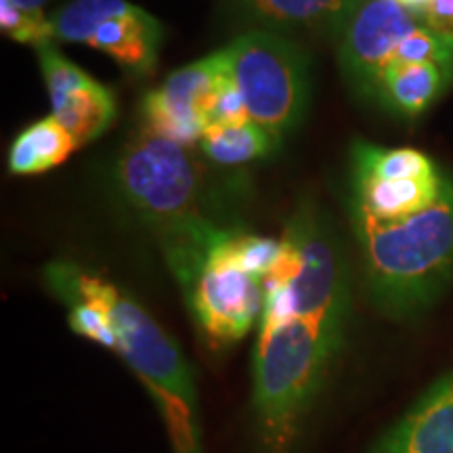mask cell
<instances>
[{
	"label": "cell",
	"instance_id": "cell-1",
	"mask_svg": "<svg viewBox=\"0 0 453 453\" xmlns=\"http://www.w3.org/2000/svg\"><path fill=\"white\" fill-rule=\"evenodd\" d=\"M116 183L130 208L154 231L170 271L183 288L208 252L229 234L211 212L206 170L191 147L174 143L145 124L124 147Z\"/></svg>",
	"mask_w": 453,
	"mask_h": 453
},
{
	"label": "cell",
	"instance_id": "cell-2",
	"mask_svg": "<svg viewBox=\"0 0 453 453\" xmlns=\"http://www.w3.org/2000/svg\"><path fill=\"white\" fill-rule=\"evenodd\" d=\"M44 281L53 294L73 292L97 300L110 326V350L122 357L156 401L174 453H202L194 376L177 342L154 317L111 281L67 260L50 263Z\"/></svg>",
	"mask_w": 453,
	"mask_h": 453
},
{
	"label": "cell",
	"instance_id": "cell-3",
	"mask_svg": "<svg viewBox=\"0 0 453 453\" xmlns=\"http://www.w3.org/2000/svg\"><path fill=\"white\" fill-rule=\"evenodd\" d=\"M372 303L390 319H413L453 280V177L437 200L399 220L350 212Z\"/></svg>",
	"mask_w": 453,
	"mask_h": 453
},
{
	"label": "cell",
	"instance_id": "cell-4",
	"mask_svg": "<svg viewBox=\"0 0 453 453\" xmlns=\"http://www.w3.org/2000/svg\"><path fill=\"white\" fill-rule=\"evenodd\" d=\"M347 332L304 317L258 327L254 349V422L265 453H294Z\"/></svg>",
	"mask_w": 453,
	"mask_h": 453
},
{
	"label": "cell",
	"instance_id": "cell-5",
	"mask_svg": "<svg viewBox=\"0 0 453 453\" xmlns=\"http://www.w3.org/2000/svg\"><path fill=\"white\" fill-rule=\"evenodd\" d=\"M265 286L283 292L292 317L347 332L350 283L342 248L315 203L294 211L281 237V254Z\"/></svg>",
	"mask_w": 453,
	"mask_h": 453
},
{
	"label": "cell",
	"instance_id": "cell-6",
	"mask_svg": "<svg viewBox=\"0 0 453 453\" xmlns=\"http://www.w3.org/2000/svg\"><path fill=\"white\" fill-rule=\"evenodd\" d=\"M231 73L252 122L280 141L300 127L309 107V57L288 34L248 30L226 47Z\"/></svg>",
	"mask_w": 453,
	"mask_h": 453
},
{
	"label": "cell",
	"instance_id": "cell-7",
	"mask_svg": "<svg viewBox=\"0 0 453 453\" xmlns=\"http://www.w3.org/2000/svg\"><path fill=\"white\" fill-rule=\"evenodd\" d=\"M424 24L399 0H353L336 34L338 64L359 97L376 99L384 67L399 44Z\"/></svg>",
	"mask_w": 453,
	"mask_h": 453
},
{
	"label": "cell",
	"instance_id": "cell-8",
	"mask_svg": "<svg viewBox=\"0 0 453 453\" xmlns=\"http://www.w3.org/2000/svg\"><path fill=\"white\" fill-rule=\"evenodd\" d=\"M180 290L197 330L212 349L240 342L263 313L265 280L231 265L214 248Z\"/></svg>",
	"mask_w": 453,
	"mask_h": 453
},
{
	"label": "cell",
	"instance_id": "cell-9",
	"mask_svg": "<svg viewBox=\"0 0 453 453\" xmlns=\"http://www.w3.org/2000/svg\"><path fill=\"white\" fill-rule=\"evenodd\" d=\"M229 67L226 49H220L170 73L141 104L145 127L185 147L200 143L208 128V101Z\"/></svg>",
	"mask_w": 453,
	"mask_h": 453
},
{
	"label": "cell",
	"instance_id": "cell-10",
	"mask_svg": "<svg viewBox=\"0 0 453 453\" xmlns=\"http://www.w3.org/2000/svg\"><path fill=\"white\" fill-rule=\"evenodd\" d=\"M55 44L49 41L36 47L50 110L76 143L84 145L111 127L118 111L116 97L110 88L61 55Z\"/></svg>",
	"mask_w": 453,
	"mask_h": 453
},
{
	"label": "cell",
	"instance_id": "cell-11",
	"mask_svg": "<svg viewBox=\"0 0 453 453\" xmlns=\"http://www.w3.org/2000/svg\"><path fill=\"white\" fill-rule=\"evenodd\" d=\"M373 453H453V370L418 399Z\"/></svg>",
	"mask_w": 453,
	"mask_h": 453
},
{
	"label": "cell",
	"instance_id": "cell-12",
	"mask_svg": "<svg viewBox=\"0 0 453 453\" xmlns=\"http://www.w3.org/2000/svg\"><path fill=\"white\" fill-rule=\"evenodd\" d=\"M353 0H231L237 17L257 30L336 34Z\"/></svg>",
	"mask_w": 453,
	"mask_h": 453
},
{
	"label": "cell",
	"instance_id": "cell-13",
	"mask_svg": "<svg viewBox=\"0 0 453 453\" xmlns=\"http://www.w3.org/2000/svg\"><path fill=\"white\" fill-rule=\"evenodd\" d=\"M162 32V24L154 15L134 7L130 13L101 24L87 44L104 50L128 73L150 76L157 64Z\"/></svg>",
	"mask_w": 453,
	"mask_h": 453
},
{
	"label": "cell",
	"instance_id": "cell-14",
	"mask_svg": "<svg viewBox=\"0 0 453 453\" xmlns=\"http://www.w3.org/2000/svg\"><path fill=\"white\" fill-rule=\"evenodd\" d=\"M445 173L426 179H373L353 174V211L376 220H399L424 211L443 189Z\"/></svg>",
	"mask_w": 453,
	"mask_h": 453
},
{
	"label": "cell",
	"instance_id": "cell-15",
	"mask_svg": "<svg viewBox=\"0 0 453 453\" xmlns=\"http://www.w3.org/2000/svg\"><path fill=\"white\" fill-rule=\"evenodd\" d=\"M453 76L434 64H388L376 101L403 118H418L449 88Z\"/></svg>",
	"mask_w": 453,
	"mask_h": 453
},
{
	"label": "cell",
	"instance_id": "cell-16",
	"mask_svg": "<svg viewBox=\"0 0 453 453\" xmlns=\"http://www.w3.org/2000/svg\"><path fill=\"white\" fill-rule=\"evenodd\" d=\"M76 139L55 116L30 124L17 134L9 150V170L15 177H30L64 164L73 150Z\"/></svg>",
	"mask_w": 453,
	"mask_h": 453
},
{
	"label": "cell",
	"instance_id": "cell-17",
	"mask_svg": "<svg viewBox=\"0 0 453 453\" xmlns=\"http://www.w3.org/2000/svg\"><path fill=\"white\" fill-rule=\"evenodd\" d=\"M280 145L273 134L260 124L248 120L240 124L206 128L200 141L202 154L220 166H237L271 156Z\"/></svg>",
	"mask_w": 453,
	"mask_h": 453
},
{
	"label": "cell",
	"instance_id": "cell-18",
	"mask_svg": "<svg viewBox=\"0 0 453 453\" xmlns=\"http://www.w3.org/2000/svg\"><path fill=\"white\" fill-rule=\"evenodd\" d=\"M350 170L359 177L373 179H426L441 174L433 157L422 151L411 147L388 150L370 141H355L350 147Z\"/></svg>",
	"mask_w": 453,
	"mask_h": 453
},
{
	"label": "cell",
	"instance_id": "cell-19",
	"mask_svg": "<svg viewBox=\"0 0 453 453\" xmlns=\"http://www.w3.org/2000/svg\"><path fill=\"white\" fill-rule=\"evenodd\" d=\"M137 4L128 0H72L61 7L50 21L53 42H81L87 44L97 27L113 17L127 15Z\"/></svg>",
	"mask_w": 453,
	"mask_h": 453
},
{
	"label": "cell",
	"instance_id": "cell-20",
	"mask_svg": "<svg viewBox=\"0 0 453 453\" xmlns=\"http://www.w3.org/2000/svg\"><path fill=\"white\" fill-rule=\"evenodd\" d=\"M214 250L246 273L265 280L280 260L281 240L277 242L271 237L242 234V231L234 229L214 246Z\"/></svg>",
	"mask_w": 453,
	"mask_h": 453
},
{
	"label": "cell",
	"instance_id": "cell-21",
	"mask_svg": "<svg viewBox=\"0 0 453 453\" xmlns=\"http://www.w3.org/2000/svg\"><path fill=\"white\" fill-rule=\"evenodd\" d=\"M390 64H434L453 76V36L422 24L399 44Z\"/></svg>",
	"mask_w": 453,
	"mask_h": 453
},
{
	"label": "cell",
	"instance_id": "cell-22",
	"mask_svg": "<svg viewBox=\"0 0 453 453\" xmlns=\"http://www.w3.org/2000/svg\"><path fill=\"white\" fill-rule=\"evenodd\" d=\"M248 120H250V116H248L240 87H237L234 73H231V67H229V72L220 78L211 101H208L206 124L208 128H211V127H225V124H240Z\"/></svg>",
	"mask_w": 453,
	"mask_h": 453
},
{
	"label": "cell",
	"instance_id": "cell-23",
	"mask_svg": "<svg viewBox=\"0 0 453 453\" xmlns=\"http://www.w3.org/2000/svg\"><path fill=\"white\" fill-rule=\"evenodd\" d=\"M0 27L15 42L32 44L34 49L38 44L53 41V36H50V21L47 17L24 13L15 4H11L9 0H0Z\"/></svg>",
	"mask_w": 453,
	"mask_h": 453
},
{
	"label": "cell",
	"instance_id": "cell-24",
	"mask_svg": "<svg viewBox=\"0 0 453 453\" xmlns=\"http://www.w3.org/2000/svg\"><path fill=\"white\" fill-rule=\"evenodd\" d=\"M424 26L453 36V0H430L422 13Z\"/></svg>",
	"mask_w": 453,
	"mask_h": 453
},
{
	"label": "cell",
	"instance_id": "cell-25",
	"mask_svg": "<svg viewBox=\"0 0 453 453\" xmlns=\"http://www.w3.org/2000/svg\"><path fill=\"white\" fill-rule=\"evenodd\" d=\"M11 4H15L17 9H21L24 13L30 15H44L42 9L47 7L50 0H9Z\"/></svg>",
	"mask_w": 453,
	"mask_h": 453
},
{
	"label": "cell",
	"instance_id": "cell-26",
	"mask_svg": "<svg viewBox=\"0 0 453 453\" xmlns=\"http://www.w3.org/2000/svg\"><path fill=\"white\" fill-rule=\"evenodd\" d=\"M401 4H403L405 9H410L411 13H416L418 17H422L424 9H426V4L430 3V0H399Z\"/></svg>",
	"mask_w": 453,
	"mask_h": 453
}]
</instances>
